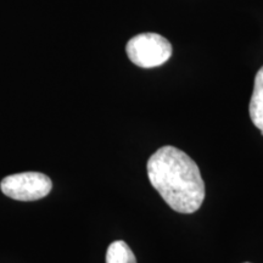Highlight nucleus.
I'll return each mask as SVG.
<instances>
[{"label":"nucleus","mask_w":263,"mask_h":263,"mask_svg":"<svg viewBox=\"0 0 263 263\" xmlns=\"http://www.w3.org/2000/svg\"><path fill=\"white\" fill-rule=\"evenodd\" d=\"M126 51L134 65L141 68H154L170 60L172 45L157 33H141L129 39Z\"/></svg>","instance_id":"nucleus-2"},{"label":"nucleus","mask_w":263,"mask_h":263,"mask_svg":"<svg viewBox=\"0 0 263 263\" xmlns=\"http://www.w3.org/2000/svg\"><path fill=\"white\" fill-rule=\"evenodd\" d=\"M106 263H137V259L127 242L117 240L107 248Z\"/></svg>","instance_id":"nucleus-5"},{"label":"nucleus","mask_w":263,"mask_h":263,"mask_svg":"<svg viewBox=\"0 0 263 263\" xmlns=\"http://www.w3.org/2000/svg\"><path fill=\"white\" fill-rule=\"evenodd\" d=\"M249 112L252 123L259 130H263V67L259 68L255 77L254 91L250 100Z\"/></svg>","instance_id":"nucleus-4"},{"label":"nucleus","mask_w":263,"mask_h":263,"mask_svg":"<svg viewBox=\"0 0 263 263\" xmlns=\"http://www.w3.org/2000/svg\"><path fill=\"white\" fill-rule=\"evenodd\" d=\"M245 263H249V262H245Z\"/></svg>","instance_id":"nucleus-6"},{"label":"nucleus","mask_w":263,"mask_h":263,"mask_svg":"<svg viewBox=\"0 0 263 263\" xmlns=\"http://www.w3.org/2000/svg\"><path fill=\"white\" fill-rule=\"evenodd\" d=\"M147 177L171 209L196 212L205 199V183L195 161L174 146H162L147 160Z\"/></svg>","instance_id":"nucleus-1"},{"label":"nucleus","mask_w":263,"mask_h":263,"mask_svg":"<svg viewBox=\"0 0 263 263\" xmlns=\"http://www.w3.org/2000/svg\"><path fill=\"white\" fill-rule=\"evenodd\" d=\"M6 196L18 201H35L51 192V179L39 172H24L5 177L0 184Z\"/></svg>","instance_id":"nucleus-3"}]
</instances>
